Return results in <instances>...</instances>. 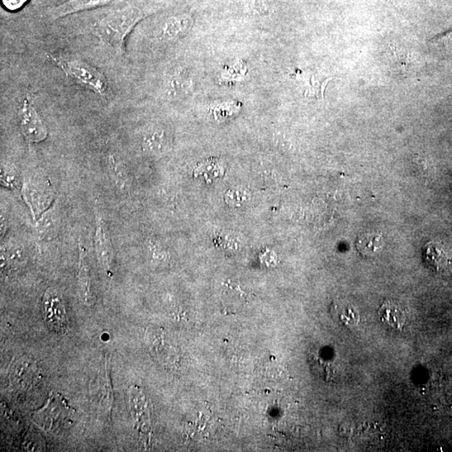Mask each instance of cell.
<instances>
[{"label":"cell","instance_id":"cell-3","mask_svg":"<svg viewBox=\"0 0 452 452\" xmlns=\"http://www.w3.org/2000/svg\"><path fill=\"white\" fill-rule=\"evenodd\" d=\"M73 413L61 394H51L46 406L33 415V420L42 430L58 434L73 424Z\"/></svg>","mask_w":452,"mask_h":452},{"label":"cell","instance_id":"cell-21","mask_svg":"<svg viewBox=\"0 0 452 452\" xmlns=\"http://www.w3.org/2000/svg\"><path fill=\"white\" fill-rule=\"evenodd\" d=\"M226 202L233 207L245 206L251 199V194L246 189L237 188L229 190L225 196Z\"/></svg>","mask_w":452,"mask_h":452},{"label":"cell","instance_id":"cell-11","mask_svg":"<svg viewBox=\"0 0 452 452\" xmlns=\"http://www.w3.org/2000/svg\"><path fill=\"white\" fill-rule=\"evenodd\" d=\"M79 249V294L83 303L90 306L94 303V296L92 291V279H90V270L88 263L87 252H85L82 245H80Z\"/></svg>","mask_w":452,"mask_h":452},{"label":"cell","instance_id":"cell-18","mask_svg":"<svg viewBox=\"0 0 452 452\" xmlns=\"http://www.w3.org/2000/svg\"><path fill=\"white\" fill-rule=\"evenodd\" d=\"M130 411L137 429H142L146 420L145 398L142 396L139 388L130 387L128 391Z\"/></svg>","mask_w":452,"mask_h":452},{"label":"cell","instance_id":"cell-4","mask_svg":"<svg viewBox=\"0 0 452 452\" xmlns=\"http://www.w3.org/2000/svg\"><path fill=\"white\" fill-rule=\"evenodd\" d=\"M43 317L55 334H65L68 330V317L61 294L54 288L46 292L42 300Z\"/></svg>","mask_w":452,"mask_h":452},{"label":"cell","instance_id":"cell-8","mask_svg":"<svg viewBox=\"0 0 452 452\" xmlns=\"http://www.w3.org/2000/svg\"><path fill=\"white\" fill-rule=\"evenodd\" d=\"M115 1L117 0H68L60 6L47 9L46 16L51 20H58V19L69 16V14L106 6V4Z\"/></svg>","mask_w":452,"mask_h":452},{"label":"cell","instance_id":"cell-19","mask_svg":"<svg viewBox=\"0 0 452 452\" xmlns=\"http://www.w3.org/2000/svg\"><path fill=\"white\" fill-rule=\"evenodd\" d=\"M26 261L25 251L21 247L6 246L1 252V266L4 270L17 269Z\"/></svg>","mask_w":452,"mask_h":452},{"label":"cell","instance_id":"cell-17","mask_svg":"<svg viewBox=\"0 0 452 452\" xmlns=\"http://www.w3.org/2000/svg\"><path fill=\"white\" fill-rule=\"evenodd\" d=\"M384 246V238L377 233H365L356 241L357 250L364 256H373L379 253Z\"/></svg>","mask_w":452,"mask_h":452},{"label":"cell","instance_id":"cell-12","mask_svg":"<svg viewBox=\"0 0 452 452\" xmlns=\"http://www.w3.org/2000/svg\"><path fill=\"white\" fill-rule=\"evenodd\" d=\"M379 320L389 327L396 330H402L407 322L408 314L398 304L392 302H384L379 309Z\"/></svg>","mask_w":452,"mask_h":452},{"label":"cell","instance_id":"cell-10","mask_svg":"<svg viewBox=\"0 0 452 452\" xmlns=\"http://www.w3.org/2000/svg\"><path fill=\"white\" fill-rule=\"evenodd\" d=\"M193 23V19L187 14L171 17L162 26L160 37L168 41L181 39L191 30Z\"/></svg>","mask_w":452,"mask_h":452},{"label":"cell","instance_id":"cell-16","mask_svg":"<svg viewBox=\"0 0 452 452\" xmlns=\"http://www.w3.org/2000/svg\"><path fill=\"white\" fill-rule=\"evenodd\" d=\"M423 256L426 264L435 270H444L450 263L448 255L443 247L435 242H430L426 245Z\"/></svg>","mask_w":452,"mask_h":452},{"label":"cell","instance_id":"cell-15","mask_svg":"<svg viewBox=\"0 0 452 452\" xmlns=\"http://www.w3.org/2000/svg\"><path fill=\"white\" fill-rule=\"evenodd\" d=\"M60 219L55 208L48 209L38 219L36 232L40 239H51L58 230Z\"/></svg>","mask_w":452,"mask_h":452},{"label":"cell","instance_id":"cell-1","mask_svg":"<svg viewBox=\"0 0 452 452\" xmlns=\"http://www.w3.org/2000/svg\"><path fill=\"white\" fill-rule=\"evenodd\" d=\"M144 18L140 8L132 4L114 9L100 19L94 26V34L103 44L112 47L117 54L125 52V42L132 28Z\"/></svg>","mask_w":452,"mask_h":452},{"label":"cell","instance_id":"cell-22","mask_svg":"<svg viewBox=\"0 0 452 452\" xmlns=\"http://www.w3.org/2000/svg\"><path fill=\"white\" fill-rule=\"evenodd\" d=\"M110 173L112 179L114 182L117 185L119 188L125 189L128 184H130V178L125 168H123L122 165L117 164L113 159H110Z\"/></svg>","mask_w":452,"mask_h":452},{"label":"cell","instance_id":"cell-2","mask_svg":"<svg viewBox=\"0 0 452 452\" xmlns=\"http://www.w3.org/2000/svg\"><path fill=\"white\" fill-rule=\"evenodd\" d=\"M46 58L52 65L57 66L78 84L84 85L95 94L105 100L111 99L112 90L105 75L101 70L94 68L85 61L75 59H63L53 55L46 53Z\"/></svg>","mask_w":452,"mask_h":452},{"label":"cell","instance_id":"cell-7","mask_svg":"<svg viewBox=\"0 0 452 452\" xmlns=\"http://www.w3.org/2000/svg\"><path fill=\"white\" fill-rule=\"evenodd\" d=\"M95 223H96V231L94 236V247L96 251L98 263L104 270L110 275L112 274V266L113 260V249L110 234L107 227V224L99 213L95 214Z\"/></svg>","mask_w":452,"mask_h":452},{"label":"cell","instance_id":"cell-14","mask_svg":"<svg viewBox=\"0 0 452 452\" xmlns=\"http://www.w3.org/2000/svg\"><path fill=\"white\" fill-rule=\"evenodd\" d=\"M12 373V382L17 387L27 388L31 387L36 379L37 369L31 361L21 359L14 365Z\"/></svg>","mask_w":452,"mask_h":452},{"label":"cell","instance_id":"cell-13","mask_svg":"<svg viewBox=\"0 0 452 452\" xmlns=\"http://www.w3.org/2000/svg\"><path fill=\"white\" fill-rule=\"evenodd\" d=\"M330 313L334 320L340 325L354 327L359 325L360 315L357 309L345 302H335L331 304Z\"/></svg>","mask_w":452,"mask_h":452},{"label":"cell","instance_id":"cell-5","mask_svg":"<svg viewBox=\"0 0 452 452\" xmlns=\"http://www.w3.org/2000/svg\"><path fill=\"white\" fill-rule=\"evenodd\" d=\"M19 122L26 140L30 142H41L48 136V130L39 113L27 97L19 109Z\"/></svg>","mask_w":452,"mask_h":452},{"label":"cell","instance_id":"cell-9","mask_svg":"<svg viewBox=\"0 0 452 452\" xmlns=\"http://www.w3.org/2000/svg\"><path fill=\"white\" fill-rule=\"evenodd\" d=\"M142 147L152 154H164L169 149L171 139L167 130L159 126L147 128L142 135Z\"/></svg>","mask_w":452,"mask_h":452},{"label":"cell","instance_id":"cell-23","mask_svg":"<svg viewBox=\"0 0 452 452\" xmlns=\"http://www.w3.org/2000/svg\"><path fill=\"white\" fill-rule=\"evenodd\" d=\"M18 174L16 168L11 164H2L1 184L4 187L13 189L18 185Z\"/></svg>","mask_w":452,"mask_h":452},{"label":"cell","instance_id":"cell-24","mask_svg":"<svg viewBox=\"0 0 452 452\" xmlns=\"http://www.w3.org/2000/svg\"><path fill=\"white\" fill-rule=\"evenodd\" d=\"M189 80L181 75L174 77L169 83V90L171 93L175 95L185 93L189 89Z\"/></svg>","mask_w":452,"mask_h":452},{"label":"cell","instance_id":"cell-25","mask_svg":"<svg viewBox=\"0 0 452 452\" xmlns=\"http://www.w3.org/2000/svg\"><path fill=\"white\" fill-rule=\"evenodd\" d=\"M26 1L27 0H3L4 6L11 9L21 8Z\"/></svg>","mask_w":452,"mask_h":452},{"label":"cell","instance_id":"cell-20","mask_svg":"<svg viewBox=\"0 0 452 452\" xmlns=\"http://www.w3.org/2000/svg\"><path fill=\"white\" fill-rule=\"evenodd\" d=\"M224 174V167L217 160L204 161L203 164L198 166L195 170V174L198 177L206 178V180H213L220 178Z\"/></svg>","mask_w":452,"mask_h":452},{"label":"cell","instance_id":"cell-6","mask_svg":"<svg viewBox=\"0 0 452 452\" xmlns=\"http://www.w3.org/2000/svg\"><path fill=\"white\" fill-rule=\"evenodd\" d=\"M22 194L35 218L50 209L54 198L48 185L33 179H27L23 184Z\"/></svg>","mask_w":452,"mask_h":452}]
</instances>
